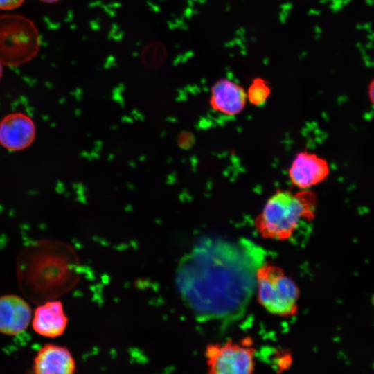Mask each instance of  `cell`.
Segmentation results:
<instances>
[{
	"label": "cell",
	"mask_w": 374,
	"mask_h": 374,
	"mask_svg": "<svg viewBox=\"0 0 374 374\" xmlns=\"http://www.w3.org/2000/svg\"><path fill=\"white\" fill-rule=\"evenodd\" d=\"M32 319L30 305L16 294L0 296V332L15 336L24 332Z\"/></svg>",
	"instance_id": "9"
},
{
	"label": "cell",
	"mask_w": 374,
	"mask_h": 374,
	"mask_svg": "<svg viewBox=\"0 0 374 374\" xmlns=\"http://www.w3.org/2000/svg\"><path fill=\"white\" fill-rule=\"evenodd\" d=\"M317 197L308 190H279L265 203L254 220L258 233L265 239L289 240L302 223L313 220Z\"/></svg>",
	"instance_id": "2"
},
{
	"label": "cell",
	"mask_w": 374,
	"mask_h": 374,
	"mask_svg": "<svg viewBox=\"0 0 374 374\" xmlns=\"http://www.w3.org/2000/svg\"><path fill=\"white\" fill-rule=\"evenodd\" d=\"M25 0H0V10H12L19 7Z\"/></svg>",
	"instance_id": "13"
},
{
	"label": "cell",
	"mask_w": 374,
	"mask_h": 374,
	"mask_svg": "<svg viewBox=\"0 0 374 374\" xmlns=\"http://www.w3.org/2000/svg\"><path fill=\"white\" fill-rule=\"evenodd\" d=\"M271 93V88L269 82L262 78H254L247 91V100L252 105L260 107L265 105Z\"/></svg>",
	"instance_id": "12"
},
{
	"label": "cell",
	"mask_w": 374,
	"mask_h": 374,
	"mask_svg": "<svg viewBox=\"0 0 374 374\" xmlns=\"http://www.w3.org/2000/svg\"><path fill=\"white\" fill-rule=\"evenodd\" d=\"M2 64L0 62V80L2 78V75H3V68H2Z\"/></svg>",
	"instance_id": "16"
},
{
	"label": "cell",
	"mask_w": 374,
	"mask_h": 374,
	"mask_svg": "<svg viewBox=\"0 0 374 374\" xmlns=\"http://www.w3.org/2000/svg\"><path fill=\"white\" fill-rule=\"evenodd\" d=\"M41 45L38 29L33 21L21 15H0V62L19 66L33 60Z\"/></svg>",
	"instance_id": "3"
},
{
	"label": "cell",
	"mask_w": 374,
	"mask_h": 374,
	"mask_svg": "<svg viewBox=\"0 0 374 374\" xmlns=\"http://www.w3.org/2000/svg\"><path fill=\"white\" fill-rule=\"evenodd\" d=\"M204 355L209 373L250 374L255 369L256 350L248 338L209 344Z\"/></svg>",
	"instance_id": "5"
},
{
	"label": "cell",
	"mask_w": 374,
	"mask_h": 374,
	"mask_svg": "<svg viewBox=\"0 0 374 374\" xmlns=\"http://www.w3.org/2000/svg\"><path fill=\"white\" fill-rule=\"evenodd\" d=\"M247 91L236 82L222 78L216 80L210 91L209 105L213 110L226 116H235L245 107Z\"/></svg>",
	"instance_id": "8"
},
{
	"label": "cell",
	"mask_w": 374,
	"mask_h": 374,
	"mask_svg": "<svg viewBox=\"0 0 374 374\" xmlns=\"http://www.w3.org/2000/svg\"><path fill=\"white\" fill-rule=\"evenodd\" d=\"M33 119L21 112H11L0 121V145L10 152L22 151L30 147L36 137Z\"/></svg>",
	"instance_id": "6"
},
{
	"label": "cell",
	"mask_w": 374,
	"mask_h": 374,
	"mask_svg": "<svg viewBox=\"0 0 374 374\" xmlns=\"http://www.w3.org/2000/svg\"><path fill=\"white\" fill-rule=\"evenodd\" d=\"M228 247L202 243L179 269L177 283L181 294L194 312L203 317L232 314L242 296Z\"/></svg>",
	"instance_id": "1"
},
{
	"label": "cell",
	"mask_w": 374,
	"mask_h": 374,
	"mask_svg": "<svg viewBox=\"0 0 374 374\" xmlns=\"http://www.w3.org/2000/svg\"><path fill=\"white\" fill-rule=\"evenodd\" d=\"M256 280L258 302L267 312L280 317L297 313L299 289L282 268L265 263L257 269Z\"/></svg>",
	"instance_id": "4"
},
{
	"label": "cell",
	"mask_w": 374,
	"mask_h": 374,
	"mask_svg": "<svg viewBox=\"0 0 374 374\" xmlns=\"http://www.w3.org/2000/svg\"><path fill=\"white\" fill-rule=\"evenodd\" d=\"M329 173L330 167L326 159L306 151L296 154L288 171L292 184L301 190H308L321 183Z\"/></svg>",
	"instance_id": "7"
},
{
	"label": "cell",
	"mask_w": 374,
	"mask_h": 374,
	"mask_svg": "<svg viewBox=\"0 0 374 374\" xmlns=\"http://www.w3.org/2000/svg\"><path fill=\"white\" fill-rule=\"evenodd\" d=\"M368 93L369 97L371 98V100L373 101V82L372 81L368 87Z\"/></svg>",
	"instance_id": "14"
},
{
	"label": "cell",
	"mask_w": 374,
	"mask_h": 374,
	"mask_svg": "<svg viewBox=\"0 0 374 374\" xmlns=\"http://www.w3.org/2000/svg\"><path fill=\"white\" fill-rule=\"evenodd\" d=\"M44 3H55V2H57L60 0H39Z\"/></svg>",
	"instance_id": "15"
},
{
	"label": "cell",
	"mask_w": 374,
	"mask_h": 374,
	"mask_svg": "<svg viewBox=\"0 0 374 374\" xmlns=\"http://www.w3.org/2000/svg\"><path fill=\"white\" fill-rule=\"evenodd\" d=\"M75 360L64 346L46 344L36 354L33 370L37 374H73L76 372Z\"/></svg>",
	"instance_id": "10"
},
{
	"label": "cell",
	"mask_w": 374,
	"mask_h": 374,
	"mask_svg": "<svg viewBox=\"0 0 374 374\" xmlns=\"http://www.w3.org/2000/svg\"><path fill=\"white\" fill-rule=\"evenodd\" d=\"M31 319L34 331L48 338L63 335L68 325L63 305L57 300L51 299L37 306Z\"/></svg>",
	"instance_id": "11"
}]
</instances>
